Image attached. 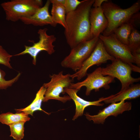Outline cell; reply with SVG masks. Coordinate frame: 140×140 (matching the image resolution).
<instances>
[{"label": "cell", "instance_id": "obj_1", "mask_svg": "<svg viewBox=\"0 0 140 140\" xmlns=\"http://www.w3.org/2000/svg\"><path fill=\"white\" fill-rule=\"evenodd\" d=\"M95 0H84L74 10L66 13L67 29L65 35L72 49L82 42L93 38L90 32V11Z\"/></svg>", "mask_w": 140, "mask_h": 140}, {"label": "cell", "instance_id": "obj_2", "mask_svg": "<svg viewBox=\"0 0 140 140\" xmlns=\"http://www.w3.org/2000/svg\"><path fill=\"white\" fill-rule=\"evenodd\" d=\"M104 14L107 19L108 24L103 32V35L108 36L123 24L135 22L140 19V1L138 0L131 6L121 8L111 1H108L102 5Z\"/></svg>", "mask_w": 140, "mask_h": 140}, {"label": "cell", "instance_id": "obj_3", "mask_svg": "<svg viewBox=\"0 0 140 140\" xmlns=\"http://www.w3.org/2000/svg\"><path fill=\"white\" fill-rule=\"evenodd\" d=\"M132 71L140 73V68L117 59L112 61L111 63L108 65L106 67L101 68V73L103 76L116 78L120 81L122 87L120 92L123 91L134 82L140 81L139 77L134 78L131 76Z\"/></svg>", "mask_w": 140, "mask_h": 140}, {"label": "cell", "instance_id": "obj_4", "mask_svg": "<svg viewBox=\"0 0 140 140\" xmlns=\"http://www.w3.org/2000/svg\"><path fill=\"white\" fill-rule=\"evenodd\" d=\"M41 0H12L2 3L6 19L16 22L23 17L31 16L42 6Z\"/></svg>", "mask_w": 140, "mask_h": 140}, {"label": "cell", "instance_id": "obj_5", "mask_svg": "<svg viewBox=\"0 0 140 140\" xmlns=\"http://www.w3.org/2000/svg\"><path fill=\"white\" fill-rule=\"evenodd\" d=\"M99 39L98 37H94L81 43L72 48L69 54L61 62V66L76 72L90 56Z\"/></svg>", "mask_w": 140, "mask_h": 140}, {"label": "cell", "instance_id": "obj_6", "mask_svg": "<svg viewBox=\"0 0 140 140\" xmlns=\"http://www.w3.org/2000/svg\"><path fill=\"white\" fill-rule=\"evenodd\" d=\"M63 73V71H61L58 74L50 75V81L43 84V85L46 89L43 102H46L49 100L54 99L65 103L71 99L68 95L60 96V94H65L64 89L69 88L73 80L70 78V74L64 75Z\"/></svg>", "mask_w": 140, "mask_h": 140}, {"label": "cell", "instance_id": "obj_7", "mask_svg": "<svg viewBox=\"0 0 140 140\" xmlns=\"http://www.w3.org/2000/svg\"><path fill=\"white\" fill-rule=\"evenodd\" d=\"M115 58L107 51L102 41L99 38L91 53L83 63L80 68L74 74L70 75L73 80L75 78L79 80L87 74L88 69L95 65L97 66L106 63L108 60L111 61Z\"/></svg>", "mask_w": 140, "mask_h": 140}, {"label": "cell", "instance_id": "obj_8", "mask_svg": "<svg viewBox=\"0 0 140 140\" xmlns=\"http://www.w3.org/2000/svg\"><path fill=\"white\" fill-rule=\"evenodd\" d=\"M101 68L99 67L92 73H87V77L85 80L76 83H72L69 88L79 90L82 87L85 86L87 96L89 95L93 90L97 92L102 88L106 89H109V84L114 81L115 78L109 76H103L101 73Z\"/></svg>", "mask_w": 140, "mask_h": 140}, {"label": "cell", "instance_id": "obj_9", "mask_svg": "<svg viewBox=\"0 0 140 140\" xmlns=\"http://www.w3.org/2000/svg\"><path fill=\"white\" fill-rule=\"evenodd\" d=\"M99 38L111 56L130 65L135 63L132 55L128 46L119 41L113 33L106 36L101 34Z\"/></svg>", "mask_w": 140, "mask_h": 140}, {"label": "cell", "instance_id": "obj_10", "mask_svg": "<svg viewBox=\"0 0 140 140\" xmlns=\"http://www.w3.org/2000/svg\"><path fill=\"white\" fill-rule=\"evenodd\" d=\"M48 29L46 28L40 29L38 30L39 40L37 43H33L31 46L25 45V50L15 55H20L25 54H29L33 58L32 62L35 65L36 63V58L39 53L42 51H46L49 54L54 53V46L53 44L56 39L53 35H48L47 33Z\"/></svg>", "mask_w": 140, "mask_h": 140}, {"label": "cell", "instance_id": "obj_11", "mask_svg": "<svg viewBox=\"0 0 140 140\" xmlns=\"http://www.w3.org/2000/svg\"><path fill=\"white\" fill-rule=\"evenodd\" d=\"M132 104L130 102L123 101L117 103H113L99 111L96 115H92L87 113L84 115L89 121H92L96 124H103L108 117L113 116H117L125 111L131 109Z\"/></svg>", "mask_w": 140, "mask_h": 140}, {"label": "cell", "instance_id": "obj_12", "mask_svg": "<svg viewBox=\"0 0 140 140\" xmlns=\"http://www.w3.org/2000/svg\"><path fill=\"white\" fill-rule=\"evenodd\" d=\"M51 3L50 0H47L44 6L39 8L33 14L30 16L22 17L20 20L26 25L37 26L50 25L53 27H55L57 24L53 21L49 12Z\"/></svg>", "mask_w": 140, "mask_h": 140}, {"label": "cell", "instance_id": "obj_13", "mask_svg": "<svg viewBox=\"0 0 140 140\" xmlns=\"http://www.w3.org/2000/svg\"><path fill=\"white\" fill-rule=\"evenodd\" d=\"M79 90L70 88H65L64 89L65 92L67 93L74 101L76 106L75 112L72 120H75L79 116H82L86 108L90 106H102L104 104L101 102L105 100L112 97L114 95L106 97H102L98 100L89 101L84 100L79 96L77 93Z\"/></svg>", "mask_w": 140, "mask_h": 140}, {"label": "cell", "instance_id": "obj_14", "mask_svg": "<svg viewBox=\"0 0 140 140\" xmlns=\"http://www.w3.org/2000/svg\"><path fill=\"white\" fill-rule=\"evenodd\" d=\"M90 31L93 38L99 37L106 28L108 21L101 7L92 8L89 15Z\"/></svg>", "mask_w": 140, "mask_h": 140}, {"label": "cell", "instance_id": "obj_15", "mask_svg": "<svg viewBox=\"0 0 140 140\" xmlns=\"http://www.w3.org/2000/svg\"><path fill=\"white\" fill-rule=\"evenodd\" d=\"M140 84H132L124 90L119 92L112 97L104 100L106 104L115 103L125 100L135 99L140 96Z\"/></svg>", "mask_w": 140, "mask_h": 140}, {"label": "cell", "instance_id": "obj_16", "mask_svg": "<svg viewBox=\"0 0 140 140\" xmlns=\"http://www.w3.org/2000/svg\"><path fill=\"white\" fill-rule=\"evenodd\" d=\"M46 89L43 85L37 93L35 97L32 102L29 105L24 108L15 109L16 113L24 112L27 115L33 116L34 112L37 110L42 111L46 114L50 113L46 112L41 108L42 102L43 101L44 96Z\"/></svg>", "mask_w": 140, "mask_h": 140}, {"label": "cell", "instance_id": "obj_17", "mask_svg": "<svg viewBox=\"0 0 140 140\" xmlns=\"http://www.w3.org/2000/svg\"><path fill=\"white\" fill-rule=\"evenodd\" d=\"M30 119L28 115L23 112L15 114L8 112L0 114V122L8 125L19 122L25 123Z\"/></svg>", "mask_w": 140, "mask_h": 140}, {"label": "cell", "instance_id": "obj_18", "mask_svg": "<svg viewBox=\"0 0 140 140\" xmlns=\"http://www.w3.org/2000/svg\"><path fill=\"white\" fill-rule=\"evenodd\" d=\"M135 25L131 23H124L116 29L113 33L121 42L127 46L128 39L132 29Z\"/></svg>", "mask_w": 140, "mask_h": 140}, {"label": "cell", "instance_id": "obj_19", "mask_svg": "<svg viewBox=\"0 0 140 140\" xmlns=\"http://www.w3.org/2000/svg\"><path fill=\"white\" fill-rule=\"evenodd\" d=\"M51 14L53 21L56 24H59L65 29H67L66 21V14L64 6L52 4Z\"/></svg>", "mask_w": 140, "mask_h": 140}, {"label": "cell", "instance_id": "obj_20", "mask_svg": "<svg viewBox=\"0 0 140 140\" xmlns=\"http://www.w3.org/2000/svg\"><path fill=\"white\" fill-rule=\"evenodd\" d=\"M134 27L132 30L128 39L127 46L131 53L140 47V33Z\"/></svg>", "mask_w": 140, "mask_h": 140}, {"label": "cell", "instance_id": "obj_21", "mask_svg": "<svg viewBox=\"0 0 140 140\" xmlns=\"http://www.w3.org/2000/svg\"><path fill=\"white\" fill-rule=\"evenodd\" d=\"M25 123L19 122L9 125L11 137L16 140H21L24 136V124Z\"/></svg>", "mask_w": 140, "mask_h": 140}, {"label": "cell", "instance_id": "obj_22", "mask_svg": "<svg viewBox=\"0 0 140 140\" xmlns=\"http://www.w3.org/2000/svg\"><path fill=\"white\" fill-rule=\"evenodd\" d=\"M5 72L0 68V89H5L11 86L18 80L21 73H19L15 78L8 80H6L5 79Z\"/></svg>", "mask_w": 140, "mask_h": 140}, {"label": "cell", "instance_id": "obj_23", "mask_svg": "<svg viewBox=\"0 0 140 140\" xmlns=\"http://www.w3.org/2000/svg\"><path fill=\"white\" fill-rule=\"evenodd\" d=\"M12 56L4 49L2 46L0 45V64L4 65L8 68L11 69L9 62L10 58Z\"/></svg>", "mask_w": 140, "mask_h": 140}, {"label": "cell", "instance_id": "obj_24", "mask_svg": "<svg viewBox=\"0 0 140 140\" xmlns=\"http://www.w3.org/2000/svg\"><path fill=\"white\" fill-rule=\"evenodd\" d=\"M83 1L78 0H65L64 6L66 13L74 10Z\"/></svg>", "mask_w": 140, "mask_h": 140}, {"label": "cell", "instance_id": "obj_25", "mask_svg": "<svg viewBox=\"0 0 140 140\" xmlns=\"http://www.w3.org/2000/svg\"><path fill=\"white\" fill-rule=\"evenodd\" d=\"M134 60L135 63L137 66L140 67V53H137L135 52L131 53Z\"/></svg>", "mask_w": 140, "mask_h": 140}, {"label": "cell", "instance_id": "obj_26", "mask_svg": "<svg viewBox=\"0 0 140 140\" xmlns=\"http://www.w3.org/2000/svg\"><path fill=\"white\" fill-rule=\"evenodd\" d=\"M108 1L107 0H95L92 6L94 8L101 7L103 3Z\"/></svg>", "mask_w": 140, "mask_h": 140}, {"label": "cell", "instance_id": "obj_27", "mask_svg": "<svg viewBox=\"0 0 140 140\" xmlns=\"http://www.w3.org/2000/svg\"><path fill=\"white\" fill-rule=\"evenodd\" d=\"M51 3L56 5H62L64 6L65 0H50Z\"/></svg>", "mask_w": 140, "mask_h": 140}]
</instances>
